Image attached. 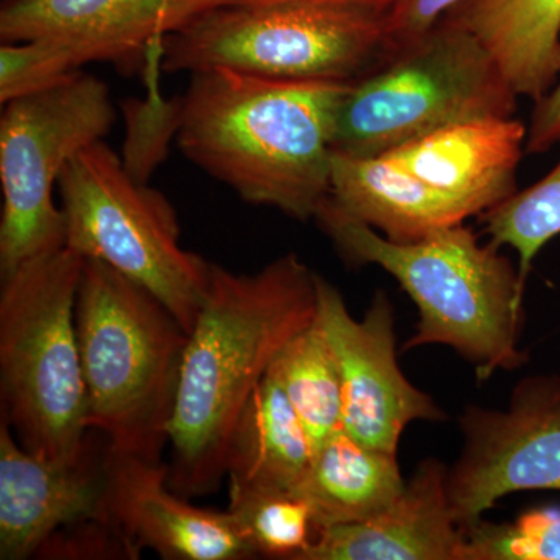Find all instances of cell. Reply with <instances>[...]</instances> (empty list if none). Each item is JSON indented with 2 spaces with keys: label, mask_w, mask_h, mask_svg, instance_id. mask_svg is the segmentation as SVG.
<instances>
[{
  "label": "cell",
  "mask_w": 560,
  "mask_h": 560,
  "mask_svg": "<svg viewBox=\"0 0 560 560\" xmlns=\"http://www.w3.org/2000/svg\"><path fill=\"white\" fill-rule=\"evenodd\" d=\"M316 278L296 254L250 275L210 264L171 425L168 485L191 499L226 477L235 423L280 350L316 316Z\"/></svg>",
  "instance_id": "obj_1"
},
{
  "label": "cell",
  "mask_w": 560,
  "mask_h": 560,
  "mask_svg": "<svg viewBox=\"0 0 560 560\" xmlns=\"http://www.w3.org/2000/svg\"><path fill=\"white\" fill-rule=\"evenodd\" d=\"M190 75L175 119L184 156L249 205L315 219L330 197L335 120L352 81Z\"/></svg>",
  "instance_id": "obj_2"
},
{
  "label": "cell",
  "mask_w": 560,
  "mask_h": 560,
  "mask_svg": "<svg viewBox=\"0 0 560 560\" xmlns=\"http://www.w3.org/2000/svg\"><path fill=\"white\" fill-rule=\"evenodd\" d=\"M315 220L352 265H377L410 294L419 312L404 349L448 346L480 381L522 366L523 289L518 268L493 243L481 245L464 223L418 242H390L350 219L327 198Z\"/></svg>",
  "instance_id": "obj_3"
},
{
  "label": "cell",
  "mask_w": 560,
  "mask_h": 560,
  "mask_svg": "<svg viewBox=\"0 0 560 560\" xmlns=\"http://www.w3.org/2000/svg\"><path fill=\"white\" fill-rule=\"evenodd\" d=\"M75 323L88 430L109 452L160 463L189 334L150 291L97 259H84Z\"/></svg>",
  "instance_id": "obj_4"
},
{
  "label": "cell",
  "mask_w": 560,
  "mask_h": 560,
  "mask_svg": "<svg viewBox=\"0 0 560 560\" xmlns=\"http://www.w3.org/2000/svg\"><path fill=\"white\" fill-rule=\"evenodd\" d=\"M83 267L65 245L2 276V419L25 451L51 463L80 459L92 438L75 323Z\"/></svg>",
  "instance_id": "obj_5"
},
{
  "label": "cell",
  "mask_w": 560,
  "mask_h": 560,
  "mask_svg": "<svg viewBox=\"0 0 560 560\" xmlns=\"http://www.w3.org/2000/svg\"><path fill=\"white\" fill-rule=\"evenodd\" d=\"M517 98L481 40L445 16L350 83L334 153L383 156L453 125L514 117Z\"/></svg>",
  "instance_id": "obj_6"
},
{
  "label": "cell",
  "mask_w": 560,
  "mask_h": 560,
  "mask_svg": "<svg viewBox=\"0 0 560 560\" xmlns=\"http://www.w3.org/2000/svg\"><path fill=\"white\" fill-rule=\"evenodd\" d=\"M388 11L283 2L198 14L164 36L165 72L226 68L282 80L355 81L389 54Z\"/></svg>",
  "instance_id": "obj_7"
},
{
  "label": "cell",
  "mask_w": 560,
  "mask_h": 560,
  "mask_svg": "<svg viewBox=\"0 0 560 560\" xmlns=\"http://www.w3.org/2000/svg\"><path fill=\"white\" fill-rule=\"evenodd\" d=\"M58 191L65 245L150 291L189 334L208 290L210 261L180 245L171 201L147 187L103 140L66 165Z\"/></svg>",
  "instance_id": "obj_8"
},
{
  "label": "cell",
  "mask_w": 560,
  "mask_h": 560,
  "mask_svg": "<svg viewBox=\"0 0 560 560\" xmlns=\"http://www.w3.org/2000/svg\"><path fill=\"white\" fill-rule=\"evenodd\" d=\"M116 120L109 88L77 72L35 94L5 103L0 119V272L61 248L65 215L54 190L80 151L103 140Z\"/></svg>",
  "instance_id": "obj_9"
},
{
  "label": "cell",
  "mask_w": 560,
  "mask_h": 560,
  "mask_svg": "<svg viewBox=\"0 0 560 560\" xmlns=\"http://www.w3.org/2000/svg\"><path fill=\"white\" fill-rule=\"evenodd\" d=\"M459 429L463 451L447 488L460 528L511 493L560 490V375L523 378L504 411L469 405Z\"/></svg>",
  "instance_id": "obj_10"
},
{
  "label": "cell",
  "mask_w": 560,
  "mask_h": 560,
  "mask_svg": "<svg viewBox=\"0 0 560 560\" xmlns=\"http://www.w3.org/2000/svg\"><path fill=\"white\" fill-rule=\"evenodd\" d=\"M316 323L337 360L342 430L368 447L397 455L400 436L416 420L445 419L429 394L411 385L397 363L394 307L377 291L363 318L350 315L329 280L316 278Z\"/></svg>",
  "instance_id": "obj_11"
},
{
  "label": "cell",
  "mask_w": 560,
  "mask_h": 560,
  "mask_svg": "<svg viewBox=\"0 0 560 560\" xmlns=\"http://www.w3.org/2000/svg\"><path fill=\"white\" fill-rule=\"evenodd\" d=\"M97 438L92 431L80 459L51 463L25 451L0 419V559L36 558L61 530L108 512L109 447Z\"/></svg>",
  "instance_id": "obj_12"
},
{
  "label": "cell",
  "mask_w": 560,
  "mask_h": 560,
  "mask_svg": "<svg viewBox=\"0 0 560 560\" xmlns=\"http://www.w3.org/2000/svg\"><path fill=\"white\" fill-rule=\"evenodd\" d=\"M106 510L142 550L167 560L257 558L230 512L189 503L168 485L167 464L109 452Z\"/></svg>",
  "instance_id": "obj_13"
},
{
  "label": "cell",
  "mask_w": 560,
  "mask_h": 560,
  "mask_svg": "<svg viewBox=\"0 0 560 560\" xmlns=\"http://www.w3.org/2000/svg\"><path fill=\"white\" fill-rule=\"evenodd\" d=\"M447 471L438 459L422 460L385 510L319 529L302 560H464L466 537L453 515Z\"/></svg>",
  "instance_id": "obj_14"
},
{
  "label": "cell",
  "mask_w": 560,
  "mask_h": 560,
  "mask_svg": "<svg viewBox=\"0 0 560 560\" xmlns=\"http://www.w3.org/2000/svg\"><path fill=\"white\" fill-rule=\"evenodd\" d=\"M172 0H7L0 10L3 43L47 40L80 60L127 65L161 51Z\"/></svg>",
  "instance_id": "obj_15"
},
{
  "label": "cell",
  "mask_w": 560,
  "mask_h": 560,
  "mask_svg": "<svg viewBox=\"0 0 560 560\" xmlns=\"http://www.w3.org/2000/svg\"><path fill=\"white\" fill-rule=\"evenodd\" d=\"M528 128L515 117L453 125L383 154L430 187L481 215L517 191Z\"/></svg>",
  "instance_id": "obj_16"
},
{
  "label": "cell",
  "mask_w": 560,
  "mask_h": 560,
  "mask_svg": "<svg viewBox=\"0 0 560 560\" xmlns=\"http://www.w3.org/2000/svg\"><path fill=\"white\" fill-rule=\"evenodd\" d=\"M329 200L390 242H418L469 219L463 206L388 156H331Z\"/></svg>",
  "instance_id": "obj_17"
},
{
  "label": "cell",
  "mask_w": 560,
  "mask_h": 560,
  "mask_svg": "<svg viewBox=\"0 0 560 560\" xmlns=\"http://www.w3.org/2000/svg\"><path fill=\"white\" fill-rule=\"evenodd\" d=\"M445 16L481 40L518 97L539 102L560 80V0H464Z\"/></svg>",
  "instance_id": "obj_18"
},
{
  "label": "cell",
  "mask_w": 560,
  "mask_h": 560,
  "mask_svg": "<svg viewBox=\"0 0 560 560\" xmlns=\"http://www.w3.org/2000/svg\"><path fill=\"white\" fill-rule=\"evenodd\" d=\"M405 482L397 455L368 447L341 429L316 448L294 492L307 501L319 530L378 514Z\"/></svg>",
  "instance_id": "obj_19"
},
{
  "label": "cell",
  "mask_w": 560,
  "mask_h": 560,
  "mask_svg": "<svg viewBox=\"0 0 560 560\" xmlns=\"http://www.w3.org/2000/svg\"><path fill=\"white\" fill-rule=\"evenodd\" d=\"M315 445L278 382L267 374L242 411L226 453V477L250 488L296 490Z\"/></svg>",
  "instance_id": "obj_20"
},
{
  "label": "cell",
  "mask_w": 560,
  "mask_h": 560,
  "mask_svg": "<svg viewBox=\"0 0 560 560\" xmlns=\"http://www.w3.org/2000/svg\"><path fill=\"white\" fill-rule=\"evenodd\" d=\"M268 375L285 393L315 451L342 429L340 372L316 316L311 326L283 346Z\"/></svg>",
  "instance_id": "obj_21"
},
{
  "label": "cell",
  "mask_w": 560,
  "mask_h": 560,
  "mask_svg": "<svg viewBox=\"0 0 560 560\" xmlns=\"http://www.w3.org/2000/svg\"><path fill=\"white\" fill-rule=\"evenodd\" d=\"M228 512L257 558L302 560L318 534L311 506L294 490L230 481Z\"/></svg>",
  "instance_id": "obj_22"
},
{
  "label": "cell",
  "mask_w": 560,
  "mask_h": 560,
  "mask_svg": "<svg viewBox=\"0 0 560 560\" xmlns=\"http://www.w3.org/2000/svg\"><path fill=\"white\" fill-rule=\"evenodd\" d=\"M481 220L490 243L518 254V272L526 283L537 254L560 235V161L534 186L481 213Z\"/></svg>",
  "instance_id": "obj_23"
},
{
  "label": "cell",
  "mask_w": 560,
  "mask_h": 560,
  "mask_svg": "<svg viewBox=\"0 0 560 560\" xmlns=\"http://www.w3.org/2000/svg\"><path fill=\"white\" fill-rule=\"evenodd\" d=\"M464 529V560H560V506L534 508L514 522L485 518Z\"/></svg>",
  "instance_id": "obj_24"
},
{
  "label": "cell",
  "mask_w": 560,
  "mask_h": 560,
  "mask_svg": "<svg viewBox=\"0 0 560 560\" xmlns=\"http://www.w3.org/2000/svg\"><path fill=\"white\" fill-rule=\"evenodd\" d=\"M75 51L47 40L3 43L0 47V102L35 94L80 72Z\"/></svg>",
  "instance_id": "obj_25"
},
{
  "label": "cell",
  "mask_w": 560,
  "mask_h": 560,
  "mask_svg": "<svg viewBox=\"0 0 560 560\" xmlns=\"http://www.w3.org/2000/svg\"><path fill=\"white\" fill-rule=\"evenodd\" d=\"M464 0H396L386 13L389 50L429 32Z\"/></svg>",
  "instance_id": "obj_26"
},
{
  "label": "cell",
  "mask_w": 560,
  "mask_h": 560,
  "mask_svg": "<svg viewBox=\"0 0 560 560\" xmlns=\"http://www.w3.org/2000/svg\"><path fill=\"white\" fill-rule=\"evenodd\" d=\"M283 2L355 3V5L375 7V9L388 11L396 0H172L171 10H168V33L206 11Z\"/></svg>",
  "instance_id": "obj_27"
},
{
  "label": "cell",
  "mask_w": 560,
  "mask_h": 560,
  "mask_svg": "<svg viewBox=\"0 0 560 560\" xmlns=\"http://www.w3.org/2000/svg\"><path fill=\"white\" fill-rule=\"evenodd\" d=\"M560 142V80L544 98L536 102L528 138H526V153L541 154L551 150Z\"/></svg>",
  "instance_id": "obj_28"
}]
</instances>
